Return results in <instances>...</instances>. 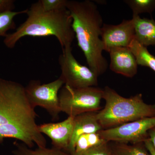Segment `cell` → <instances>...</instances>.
I'll use <instances>...</instances> for the list:
<instances>
[{
	"label": "cell",
	"mask_w": 155,
	"mask_h": 155,
	"mask_svg": "<svg viewBox=\"0 0 155 155\" xmlns=\"http://www.w3.org/2000/svg\"><path fill=\"white\" fill-rule=\"evenodd\" d=\"M154 127L155 116L128 122L118 127L103 129L99 133L108 143L132 144L144 142L149 138V130Z\"/></svg>",
	"instance_id": "cell-8"
},
{
	"label": "cell",
	"mask_w": 155,
	"mask_h": 155,
	"mask_svg": "<svg viewBox=\"0 0 155 155\" xmlns=\"http://www.w3.org/2000/svg\"><path fill=\"white\" fill-rule=\"evenodd\" d=\"M107 143L108 142L101 137L99 132L83 134L77 140L74 150L70 155L78 154Z\"/></svg>",
	"instance_id": "cell-15"
},
{
	"label": "cell",
	"mask_w": 155,
	"mask_h": 155,
	"mask_svg": "<svg viewBox=\"0 0 155 155\" xmlns=\"http://www.w3.org/2000/svg\"><path fill=\"white\" fill-rule=\"evenodd\" d=\"M97 112H87L74 117V126L68 153L71 154L74 150L77 140L83 134L97 133L103 130L96 116Z\"/></svg>",
	"instance_id": "cell-12"
},
{
	"label": "cell",
	"mask_w": 155,
	"mask_h": 155,
	"mask_svg": "<svg viewBox=\"0 0 155 155\" xmlns=\"http://www.w3.org/2000/svg\"><path fill=\"white\" fill-rule=\"evenodd\" d=\"M38 115L31 105L21 84L0 78V144L5 138L20 140L30 148L46 147L35 120Z\"/></svg>",
	"instance_id": "cell-1"
},
{
	"label": "cell",
	"mask_w": 155,
	"mask_h": 155,
	"mask_svg": "<svg viewBox=\"0 0 155 155\" xmlns=\"http://www.w3.org/2000/svg\"><path fill=\"white\" fill-rule=\"evenodd\" d=\"M28 9L19 11H10L0 14V37H5L8 32L16 28L14 18L19 14H26Z\"/></svg>",
	"instance_id": "cell-18"
},
{
	"label": "cell",
	"mask_w": 155,
	"mask_h": 155,
	"mask_svg": "<svg viewBox=\"0 0 155 155\" xmlns=\"http://www.w3.org/2000/svg\"><path fill=\"white\" fill-rule=\"evenodd\" d=\"M15 8V1L0 0V14L7 11H14Z\"/></svg>",
	"instance_id": "cell-22"
},
{
	"label": "cell",
	"mask_w": 155,
	"mask_h": 155,
	"mask_svg": "<svg viewBox=\"0 0 155 155\" xmlns=\"http://www.w3.org/2000/svg\"><path fill=\"white\" fill-rule=\"evenodd\" d=\"M103 99L105 101V105L97 112L96 116L103 129L155 116V104L145 102L141 94L124 97L106 86L103 89Z\"/></svg>",
	"instance_id": "cell-4"
},
{
	"label": "cell",
	"mask_w": 155,
	"mask_h": 155,
	"mask_svg": "<svg viewBox=\"0 0 155 155\" xmlns=\"http://www.w3.org/2000/svg\"><path fill=\"white\" fill-rule=\"evenodd\" d=\"M67 8L72 17L78 45L84 54L89 68L98 76L103 75L108 64L102 54L104 45L100 37L104 23L97 5L89 0L67 1Z\"/></svg>",
	"instance_id": "cell-2"
},
{
	"label": "cell",
	"mask_w": 155,
	"mask_h": 155,
	"mask_svg": "<svg viewBox=\"0 0 155 155\" xmlns=\"http://www.w3.org/2000/svg\"><path fill=\"white\" fill-rule=\"evenodd\" d=\"M26 14L27 18L25 22L4 38L6 47L13 48L20 39L25 36H54L62 49L71 46L75 35L72 28V17L68 9L45 11L38 1L31 5Z\"/></svg>",
	"instance_id": "cell-3"
},
{
	"label": "cell",
	"mask_w": 155,
	"mask_h": 155,
	"mask_svg": "<svg viewBox=\"0 0 155 155\" xmlns=\"http://www.w3.org/2000/svg\"><path fill=\"white\" fill-rule=\"evenodd\" d=\"M144 143L147 149L149 151L151 155H155V150L150 139H148L146 140L144 142Z\"/></svg>",
	"instance_id": "cell-23"
},
{
	"label": "cell",
	"mask_w": 155,
	"mask_h": 155,
	"mask_svg": "<svg viewBox=\"0 0 155 155\" xmlns=\"http://www.w3.org/2000/svg\"><path fill=\"white\" fill-rule=\"evenodd\" d=\"M110 146L113 155H151L144 142L130 144L114 142Z\"/></svg>",
	"instance_id": "cell-16"
},
{
	"label": "cell",
	"mask_w": 155,
	"mask_h": 155,
	"mask_svg": "<svg viewBox=\"0 0 155 155\" xmlns=\"http://www.w3.org/2000/svg\"><path fill=\"white\" fill-rule=\"evenodd\" d=\"M134 24V39L147 47L155 45V21L153 19L132 17Z\"/></svg>",
	"instance_id": "cell-13"
},
{
	"label": "cell",
	"mask_w": 155,
	"mask_h": 155,
	"mask_svg": "<svg viewBox=\"0 0 155 155\" xmlns=\"http://www.w3.org/2000/svg\"><path fill=\"white\" fill-rule=\"evenodd\" d=\"M58 61L61 72L60 78L65 85L73 88L97 86L98 76L90 68L78 62L72 54V47L62 49Z\"/></svg>",
	"instance_id": "cell-7"
},
{
	"label": "cell",
	"mask_w": 155,
	"mask_h": 155,
	"mask_svg": "<svg viewBox=\"0 0 155 155\" xmlns=\"http://www.w3.org/2000/svg\"><path fill=\"white\" fill-rule=\"evenodd\" d=\"M39 2L45 11H60L67 8V0H39Z\"/></svg>",
	"instance_id": "cell-20"
},
{
	"label": "cell",
	"mask_w": 155,
	"mask_h": 155,
	"mask_svg": "<svg viewBox=\"0 0 155 155\" xmlns=\"http://www.w3.org/2000/svg\"><path fill=\"white\" fill-rule=\"evenodd\" d=\"M103 89L97 87L73 88L65 85L59 93L61 112L75 117L87 112L101 110Z\"/></svg>",
	"instance_id": "cell-5"
},
{
	"label": "cell",
	"mask_w": 155,
	"mask_h": 155,
	"mask_svg": "<svg viewBox=\"0 0 155 155\" xmlns=\"http://www.w3.org/2000/svg\"><path fill=\"white\" fill-rule=\"evenodd\" d=\"M149 138L152 143L153 147L155 150V127L149 130Z\"/></svg>",
	"instance_id": "cell-24"
},
{
	"label": "cell",
	"mask_w": 155,
	"mask_h": 155,
	"mask_svg": "<svg viewBox=\"0 0 155 155\" xmlns=\"http://www.w3.org/2000/svg\"><path fill=\"white\" fill-rule=\"evenodd\" d=\"M64 83L60 77L47 84H41L39 80H32L25 87L28 101L35 109L37 107L45 109L53 121L60 119L61 112L59 93Z\"/></svg>",
	"instance_id": "cell-6"
},
{
	"label": "cell",
	"mask_w": 155,
	"mask_h": 155,
	"mask_svg": "<svg viewBox=\"0 0 155 155\" xmlns=\"http://www.w3.org/2000/svg\"><path fill=\"white\" fill-rule=\"evenodd\" d=\"M101 36L106 51L114 48L128 47L134 39L133 19H124L117 25L103 24Z\"/></svg>",
	"instance_id": "cell-9"
},
{
	"label": "cell",
	"mask_w": 155,
	"mask_h": 155,
	"mask_svg": "<svg viewBox=\"0 0 155 155\" xmlns=\"http://www.w3.org/2000/svg\"><path fill=\"white\" fill-rule=\"evenodd\" d=\"M124 2L132 10L133 17L142 13L151 14L155 9V0H125Z\"/></svg>",
	"instance_id": "cell-19"
},
{
	"label": "cell",
	"mask_w": 155,
	"mask_h": 155,
	"mask_svg": "<svg viewBox=\"0 0 155 155\" xmlns=\"http://www.w3.org/2000/svg\"><path fill=\"white\" fill-rule=\"evenodd\" d=\"M14 143L15 148L12 151L13 155H70L64 151L54 147H38L35 150H32L22 143L16 142Z\"/></svg>",
	"instance_id": "cell-17"
},
{
	"label": "cell",
	"mask_w": 155,
	"mask_h": 155,
	"mask_svg": "<svg viewBox=\"0 0 155 155\" xmlns=\"http://www.w3.org/2000/svg\"><path fill=\"white\" fill-rule=\"evenodd\" d=\"M107 143L78 154L73 155H113L110 146Z\"/></svg>",
	"instance_id": "cell-21"
},
{
	"label": "cell",
	"mask_w": 155,
	"mask_h": 155,
	"mask_svg": "<svg viewBox=\"0 0 155 155\" xmlns=\"http://www.w3.org/2000/svg\"><path fill=\"white\" fill-rule=\"evenodd\" d=\"M74 117L68 116L62 122L38 125L39 131L48 137L52 147L68 153L74 126Z\"/></svg>",
	"instance_id": "cell-10"
},
{
	"label": "cell",
	"mask_w": 155,
	"mask_h": 155,
	"mask_svg": "<svg viewBox=\"0 0 155 155\" xmlns=\"http://www.w3.org/2000/svg\"><path fill=\"white\" fill-rule=\"evenodd\" d=\"M108 52L110 58V68L113 72L130 78L136 75L138 64L129 48H112Z\"/></svg>",
	"instance_id": "cell-11"
},
{
	"label": "cell",
	"mask_w": 155,
	"mask_h": 155,
	"mask_svg": "<svg viewBox=\"0 0 155 155\" xmlns=\"http://www.w3.org/2000/svg\"><path fill=\"white\" fill-rule=\"evenodd\" d=\"M128 48L135 56L138 65L149 67L155 72V56L149 52L147 47L134 39Z\"/></svg>",
	"instance_id": "cell-14"
}]
</instances>
